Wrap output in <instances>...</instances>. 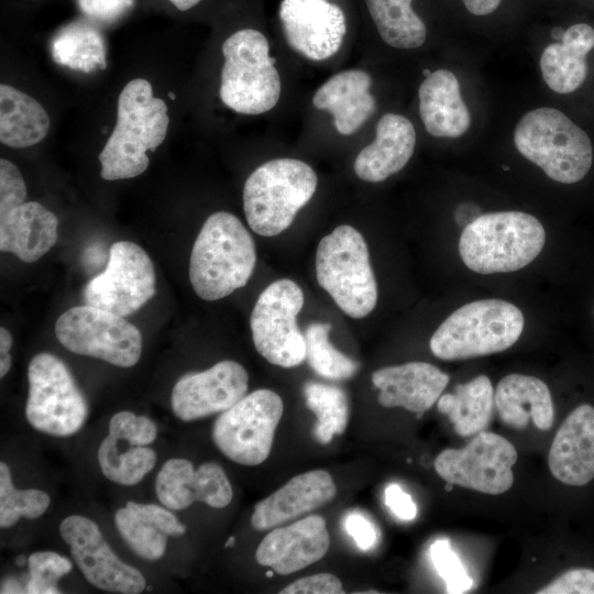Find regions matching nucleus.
Listing matches in <instances>:
<instances>
[{
  "label": "nucleus",
  "instance_id": "1",
  "mask_svg": "<svg viewBox=\"0 0 594 594\" xmlns=\"http://www.w3.org/2000/svg\"><path fill=\"white\" fill-rule=\"evenodd\" d=\"M168 124L167 106L153 96L150 81H129L118 98L117 124L99 154L101 177L128 179L145 172L150 163L146 152L163 143Z\"/></svg>",
  "mask_w": 594,
  "mask_h": 594
},
{
  "label": "nucleus",
  "instance_id": "2",
  "mask_svg": "<svg viewBox=\"0 0 594 594\" xmlns=\"http://www.w3.org/2000/svg\"><path fill=\"white\" fill-rule=\"evenodd\" d=\"M256 263L254 241L238 217L218 211L202 224L189 258V280L204 300L227 297L243 287Z\"/></svg>",
  "mask_w": 594,
  "mask_h": 594
},
{
  "label": "nucleus",
  "instance_id": "3",
  "mask_svg": "<svg viewBox=\"0 0 594 594\" xmlns=\"http://www.w3.org/2000/svg\"><path fill=\"white\" fill-rule=\"evenodd\" d=\"M546 243V231L521 211L488 212L466 224L459 240L460 256L479 274L507 273L530 264Z\"/></svg>",
  "mask_w": 594,
  "mask_h": 594
},
{
  "label": "nucleus",
  "instance_id": "4",
  "mask_svg": "<svg viewBox=\"0 0 594 594\" xmlns=\"http://www.w3.org/2000/svg\"><path fill=\"white\" fill-rule=\"evenodd\" d=\"M524 324V315L514 304L480 299L454 310L433 332L429 345L444 361L488 355L514 345Z\"/></svg>",
  "mask_w": 594,
  "mask_h": 594
},
{
  "label": "nucleus",
  "instance_id": "5",
  "mask_svg": "<svg viewBox=\"0 0 594 594\" xmlns=\"http://www.w3.org/2000/svg\"><path fill=\"white\" fill-rule=\"evenodd\" d=\"M316 172L296 158H275L258 166L243 187V210L250 228L263 237L286 230L311 199Z\"/></svg>",
  "mask_w": 594,
  "mask_h": 594
},
{
  "label": "nucleus",
  "instance_id": "6",
  "mask_svg": "<svg viewBox=\"0 0 594 594\" xmlns=\"http://www.w3.org/2000/svg\"><path fill=\"white\" fill-rule=\"evenodd\" d=\"M514 142L526 158L558 183H578L592 166L588 135L557 109L539 108L526 113L516 127Z\"/></svg>",
  "mask_w": 594,
  "mask_h": 594
},
{
  "label": "nucleus",
  "instance_id": "7",
  "mask_svg": "<svg viewBox=\"0 0 594 594\" xmlns=\"http://www.w3.org/2000/svg\"><path fill=\"white\" fill-rule=\"evenodd\" d=\"M316 275L319 285L349 317L361 319L375 308L377 284L367 244L353 227L339 226L320 240Z\"/></svg>",
  "mask_w": 594,
  "mask_h": 594
},
{
  "label": "nucleus",
  "instance_id": "8",
  "mask_svg": "<svg viewBox=\"0 0 594 594\" xmlns=\"http://www.w3.org/2000/svg\"><path fill=\"white\" fill-rule=\"evenodd\" d=\"M220 98L233 111L261 114L273 109L280 96L276 59L267 38L257 30L243 29L222 44Z\"/></svg>",
  "mask_w": 594,
  "mask_h": 594
},
{
  "label": "nucleus",
  "instance_id": "9",
  "mask_svg": "<svg viewBox=\"0 0 594 594\" xmlns=\"http://www.w3.org/2000/svg\"><path fill=\"white\" fill-rule=\"evenodd\" d=\"M25 417L40 432L55 437L76 433L88 416V405L69 369L52 353L34 355L28 367Z\"/></svg>",
  "mask_w": 594,
  "mask_h": 594
},
{
  "label": "nucleus",
  "instance_id": "10",
  "mask_svg": "<svg viewBox=\"0 0 594 594\" xmlns=\"http://www.w3.org/2000/svg\"><path fill=\"white\" fill-rule=\"evenodd\" d=\"M55 334L70 352L120 367L135 365L142 353V334L134 324L122 316L87 304L62 314L55 323Z\"/></svg>",
  "mask_w": 594,
  "mask_h": 594
},
{
  "label": "nucleus",
  "instance_id": "11",
  "mask_svg": "<svg viewBox=\"0 0 594 594\" xmlns=\"http://www.w3.org/2000/svg\"><path fill=\"white\" fill-rule=\"evenodd\" d=\"M284 410L280 396L256 389L222 411L212 428L216 447L231 461L246 466L263 463L270 455Z\"/></svg>",
  "mask_w": 594,
  "mask_h": 594
},
{
  "label": "nucleus",
  "instance_id": "12",
  "mask_svg": "<svg viewBox=\"0 0 594 594\" xmlns=\"http://www.w3.org/2000/svg\"><path fill=\"white\" fill-rule=\"evenodd\" d=\"M304 306L301 288L283 278L270 284L258 296L250 318L256 351L271 364L294 367L306 359V341L297 326Z\"/></svg>",
  "mask_w": 594,
  "mask_h": 594
},
{
  "label": "nucleus",
  "instance_id": "13",
  "mask_svg": "<svg viewBox=\"0 0 594 594\" xmlns=\"http://www.w3.org/2000/svg\"><path fill=\"white\" fill-rule=\"evenodd\" d=\"M518 458L506 438L481 431L462 449H446L435 460L437 474L450 485L488 495L507 492Z\"/></svg>",
  "mask_w": 594,
  "mask_h": 594
},
{
  "label": "nucleus",
  "instance_id": "14",
  "mask_svg": "<svg viewBox=\"0 0 594 594\" xmlns=\"http://www.w3.org/2000/svg\"><path fill=\"white\" fill-rule=\"evenodd\" d=\"M155 270L148 254L136 243L111 245L103 272L82 290L87 305L125 317L142 308L156 293Z\"/></svg>",
  "mask_w": 594,
  "mask_h": 594
},
{
  "label": "nucleus",
  "instance_id": "15",
  "mask_svg": "<svg viewBox=\"0 0 594 594\" xmlns=\"http://www.w3.org/2000/svg\"><path fill=\"white\" fill-rule=\"evenodd\" d=\"M58 530L70 547L75 563L90 584L121 594H139L145 590V578L117 557L94 520L72 515L61 522Z\"/></svg>",
  "mask_w": 594,
  "mask_h": 594
},
{
  "label": "nucleus",
  "instance_id": "16",
  "mask_svg": "<svg viewBox=\"0 0 594 594\" xmlns=\"http://www.w3.org/2000/svg\"><path fill=\"white\" fill-rule=\"evenodd\" d=\"M248 386L249 375L240 363L220 361L179 377L172 391V409L178 419L194 421L229 409L246 395Z\"/></svg>",
  "mask_w": 594,
  "mask_h": 594
},
{
  "label": "nucleus",
  "instance_id": "17",
  "mask_svg": "<svg viewBox=\"0 0 594 594\" xmlns=\"http://www.w3.org/2000/svg\"><path fill=\"white\" fill-rule=\"evenodd\" d=\"M279 19L288 45L311 61L333 56L346 33L342 9L328 0H283Z\"/></svg>",
  "mask_w": 594,
  "mask_h": 594
},
{
  "label": "nucleus",
  "instance_id": "18",
  "mask_svg": "<svg viewBox=\"0 0 594 594\" xmlns=\"http://www.w3.org/2000/svg\"><path fill=\"white\" fill-rule=\"evenodd\" d=\"M155 492L163 506L170 510H182L195 502L212 508L227 507L233 497L231 484L223 469L207 462L197 470L187 459H169L158 471Z\"/></svg>",
  "mask_w": 594,
  "mask_h": 594
},
{
  "label": "nucleus",
  "instance_id": "19",
  "mask_svg": "<svg viewBox=\"0 0 594 594\" xmlns=\"http://www.w3.org/2000/svg\"><path fill=\"white\" fill-rule=\"evenodd\" d=\"M329 546L330 537L324 518L310 515L271 530L260 542L255 558L258 564L287 575L319 561Z\"/></svg>",
  "mask_w": 594,
  "mask_h": 594
},
{
  "label": "nucleus",
  "instance_id": "20",
  "mask_svg": "<svg viewBox=\"0 0 594 594\" xmlns=\"http://www.w3.org/2000/svg\"><path fill=\"white\" fill-rule=\"evenodd\" d=\"M551 474L570 486H583L594 479V407L574 408L558 429L548 454Z\"/></svg>",
  "mask_w": 594,
  "mask_h": 594
},
{
  "label": "nucleus",
  "instance_id": "21",
  "mask_svg": "<svg viewBox=\"0 0 594 594\" xmlns=\"http://www.w3.org/2000/svg\"><path fill=\"white\" fill-rule=\"evenodd\" d=\"M372 383L380 389L377 400L383 407L422 414L438 402L449 375L430 363L416 361L382 367L372 374Z\"/></svg>",
  "mask_w": 594,
  "mask_h": 594
},
{
  "label": "nucleus",
  "instance_id": "22",
  "mask_svg": "<svg viewBox=\"0 0 594 594\" xmlns=\"http://www.w3.org/2000/svg\"><path fill=\"white\" fill-rule=\"evenodd\" d=\"M336 494V484L328 472L301 473L254 506L251 525L258 531L274 528L328 504Z\"/></svg>",
  "mask_w": 594,
  "mask_h": 594
},
{
  "label": "nucleus",
  "instance_id": "23",
  "mask_svg": "<svg viewBox=\"0 0 594 594\" xmlns=\"http://www.w3.org/2000/svg\"><path fill=\"white\" fill-rule=\"evenodd\" d=\"M416 144L413 123L404 116L386 113L376 125L375 140L354 161L356 176L380 183L405 167Z\"/></svg>",
  "mask_w": 594,
  "mask_h": 594
},
{
  "label": "nucleus",
  "instance_id": "24",
  "mask_svg": "<svg viewBox=\"0 0 594 594\" xmlns=\"http://www.w3.org/2000/svg\"><path fill=\"white\" fill-rule=\"evenodd\" d=\"M58 219L43 205L25 201L0 216V250L33 263L45 255L58 239Z\"/></svg>",
  "mask_w": 594,
  "mask_h": 594
},
{
  "label": "nucleus",
  "instance_id": "25",
  "mask_svg": "<svg viewBox=\"0 0 594 594\" xmlns=\"http://www.w3.org/2000/svg\"><path fill=\"white\" fill-rule=\"evenodd\" d=\"M114 522L127 544L148 561L164 556L168 537L182 536L186 531L167 507L132 501L116 512Z\"/></svg>",
  "mask_w": 594,
  "mask_h": 594
},
{
  "label": "nucleus",
  "instance_id": "26",
  "mask_svg": "<svg viewBox=\"0 0 594 594\" xmlns=\"http://www.w3.org/2000/svg\"><path fill=\"white\" fill-rule=\"evenodd\" d=\"M371 77L361 69L341 72L316 91L312 103L333 116L337 131L349 135L358 131L375 111L370 94Z\"/></svg>",
  "mask_w": 594,
  "mask_h": 594
},
{
  "label": "nucleus",
  "instance_id": "27",
  "mask_svg": "<svg viewBox=\"0 0 594 594\" xmlns=\"http://www.w3.org/2000/svg\"><path fill=\"white\" fill-rule=\"evenodd\" d=\"M418 96L420 117L431 135L458 138L470 128V112L461 97L459 81L450 70L432 72L421 82Z\"/></svg>",
  "mask_w": 594,
  "mask_h": 594
},
{
  "label": "nucleus",
  "instance_id": "28",
  "mask_svg": "<svg viewBox=\"0 0 594 594\" xmlns=\"http://www.w3.org/2000/svg\"><path fill=\"white\" fill-rule=\"evenodd\" d=\"M494 405L502 421L524 429L529 419L540 430H549L554 408L548 386L538 377L509 374L503 377L494 393Z\"/></svg>",
  "mask_w": 594,
  "mask_h": 594
},
{
  "label": "nucleus",
  "instance_id": "29",
  "mask_svg": "<svg viewBox=\"0 0 594 594\" xmlns=\"http://www.w3.org/2000/svg\"><path fill=\"white\" fill-rule=\"evenodd\" d=\"M594 47V29L580 22L568 28L559 43L548 45L540 58L546 84L558 94L576 90L587 74L586 55Z\"/></svg>",
  "mask_w": 594,
  "mask_h": 594
},
{
  "label": "nucleus",
  "instance_id": "30",
  "mask_svg": "<svg viewBox=\"0 0 594 594\" xmlns=\"http://www.w3.org/2000/svg\"><path fill=\"white\" fill-rule=\"evenodd\" d=\"M50 118L34 98L0 85V141L10 147H28L40 143L48 133Z\"/></svg>",
  "mask_w": 594,
  "mask_h": 594
},
{
  "label": "nucleus",
  "instance_id": "31",
  "mask_svg": "<svg viewBox=\"0 0 594 594\" xmlns=\"http://www.w3.org/2000/svg\"><path fill=\"white\" fill-rule=\"evenodd\" d=\"M494 406V391L486 375L458 384L453 393L439 397L438 410L448 416L461 437L476 435L488 426Z\"/></svg>",
  "mask_w": 594,
  "mask_h": 594
},
{
  "label": "nucleus",
  "instance_id": "32",
  "mask_svg": "<svg viewBox=\"0 0 594 594\" xmlns=\"http://www.w3.org/2000/svg\"><path fill=\"white\" fill-rule=\"evenodd\" d=\"M54 62L75 70L90 73L107 67L106 46L98 30L85 22L63 26L51 42Z\"/></svg>",
  "mask_w": 594,
  "mask_h": 594
},
{
  "label": "nucleus",
  "instance_id": "33",
  "mask_svg": "<svg viewBox=\"0 0 594 594\" xmlns=\"http://www.w3.org/2000/svg\"><path fill=\"white\" fill-rule=\"evenodd\" d=\"M382 40L396 48H416L425 43L427 29L411 9L413 0H365Z\"/></svg>",
  "mask_w": 594,
  "mask_h": 594
},
{
  "label": "nucleus",
  "instance_id": "34",
  "mask_svg": "<svg viewBox=\"0 0 594 594\" xmlns=\"http://www.w3.org/2000/svg\"><path fill=\"white\" fill-rule=\"evenodd\" d=\"M306 406L316 415L315 438L327 444L342 435L349 420V402L345 392L332 385L308 382L304 386Z\"/></svg>",
  "mask_w": 594,
  "mask_h": 594
},
{
  "label": "nucleus",
  "instance_id": "35",
  "mask_svg": "<svg viewBox=\"0 0 594 594\" xmlns=\"http://www.w3.org/2000/svg\"><path fill=\"white\" fill-rule=\"evenodd\" d=\"M118 441L110 435L101 441L97 454L100 470L114 483L135 485L155 466L156 453L146 446H130L120 452Z\"/></svg>",
  "mask_w": 594,
  "mask_h": 594
},
{
  "label": "nucleus",
  "instance_id": "36",
  "mask_svg": "<svg viewBox=\"0 0 594 594\" xmlns=\"http://www.w3.org/2000/svg\"><path fill=\"white\" fill-rule=\"evenodd\" d=\"M329 323L315 322L305 332L306 359L310 367L320 376L340 381L352 377L359 364L337 350L329 341Z\"/></svg>",
  "mask_w": 594,
  "mask_h": 594
},
{
  "label": "nucleus",
  "instance_id": "37",
  "mask_svg": "<svg viewBox=\"0 0 594 594\" xmlns=\"http://www.w3.org/2000/svg\"><path fill=\"white\" fill-rule=\"evenodd\" d=\"M51 503L50 496L41 490H18L14 487L9 466L0 463V527L9 528L21 517L35 519L42 516Z\"/></svg>",
  "mask_w": 594,
  "mask_h": 594
},
{
  "label": "nucleus",
  "instance_id": "38",
  "mask_svg": "<svg viewBox=\"0 0 594 594\" xmlns=\"http://www.w3.org/2000/svg\"><path fill=\"white\" fill-rule=\"evenodd\" d=\"M30 579L25 584V593L56 594L61 593L58 580L68 574L73 563L66 557L53 551H37L28 559Z\"/></svg>",
  "mask_w": 594,
  "mask_h": 594
},
{
  "label": "nucleus",
  "instance_id": "39",
  "mask_svg": "<svg viewBox=\"0 0 594 594\" xmlns=\"http://www.w3.org/2000/svg\"><path fill=\"white\" fill-rule=\"evenodd\" d=\"M430 559L446 583L447 593L461 594L473 586V580L448 539H438L430 546Z\"/></svg>",
  "mask_w": 594,
  "mask_h": 594
},
{
  "label": "nucleus",
  "instance_id": "40",
  "mask_svg": "<svg viewBox=\"0 0 594 594\" xmlns=\"http://www.w3.org/2000/svg\"><path fill=\"white\" fill-rule=\"evenodd\" d=\"M130 446L144 447L157 436L156 425L146 416H136L131 411H119L109 421V433Z\"/></svg>",
  "mask_w": 594,
  "mask_h": 594
},
{
  "label": "nucleus",
  "instance_id": "41",
  "mask_svg": "<svg viewBox=\"0 0 594 594\" xmlns=\"http://www.w3.org/2000/svg\"><path fill=\"white\" fill-rule=\"evenodd\" d=\"M26 186L19 168L0 160V216L25 202Z\"/></svg>",
  "mask_w": 594,
  "mask_h": 594
},
{
  "label": "nucleus",
  "instance_id": "42",
  "mask_svg": "<svg viewBox=\"0 0 594 594\" xmlns=\"http://www.w3.org/2000/svg\"><path fill=\"white\" fill-rule=\"evenodd\" d=\"M538 594H594V570L576 568L565 571L546 586L537 591Z\"/></svg>",
  "mask_w": 594,
  "mask_h": 594
},
{
  "label": "nucleus",
  "instance_id": "43",
  "mask_svg": "<svg viewBox=\"0 0 594 594\" xmlns=\"http://www.w3.org/2000/svg\"><path fill=\"white\" fill-rule=\"evenodd\" d=\"M280 594H339L343 593L341 581L330 573L301 578L279 592Z\"/></svg>",
  "mask_w": 594,
  "mask_h": 594
},
{
  "label": "nucleus",
  "instance_id": "44",
  "mask_svg": "<svg viewBox=\"0 0 594 594\" xmlns=\"http://www.w3.org/2000/svg\"><path fill=\"white\" fill-rule=\"evenodd\" d=\"M77 2L88 18L110 22L125 13L134 0H77Z\"/></svg>",
  "mask_w": 594,
  "mask_h": 594
},
{
  "label": "nucleus",
  "instance_id": "45",
  "mask_svg": "<svg viewBox=\"0 0 594 594\" xmlns=\"http://www.w3.org/2000/svg\"><path fill=\"white\" fill-rule=\"evenodd\" d=\"M344 528L361 550L369 551L377 542V531L373 522L359 512L350 513Z\"/></svg>",
  "mask_w": 594,
  "mask_h": 594
},
{
  "label": "nucleus",
  "instance_id": "46",
  "mask_svg": "<svg viewBox=\"0 0 594 594\" xmlns=\"http://www.w3.org/2000/svg\"><path fill=\"white\" fill-rule=\"evenodd\" d=\"M384 502L398 519L410 521L417 516V506L413 497L398 484H389L384 492Z\"/></svg>",
  "mask_w": 594,
  "mask_h": 594
},
{
  "label": "nucleus",
  "instance_id": "47",
  "mask_svg": "<svg viewBox=\"0 0 594 594\" xmlns=\"http://www.w3.org/2000/svg\"><path fill=\"white\" fill-rule=\"evenodd\" d=\"M502 0H463L465 8L474 15H487L494 12Z\"/></svg>",
  "mask_w": 594,
  "mask_h": 594
},
{
  "label": "nucleus",
  "instance_id": "48",
  "mask_svg": "<svg viewBox=\"0 0 594 594\" xmlns=\"http://www.w3.org/2000/svg\"><path fill=\"white\" fill-rule=\"evenodd\" d=\"M12 336L4 327L0 328V354H7L12 348Z\"/></svg>",
  "mask_w": 594,
  "mask_h": 594
},
{
  "label": "nucleus",
  "instance_id": "49",
  "mask_svg": "<svg viewBox=\"0 0 594 594\" xmlns=\"http://www.w3.org/2000/svg\"><path fill=\"white\" fill-rule=\"evenodd\" d=\"M25 592L22 590L20 583L14 579L6 580L1 587V593H22Z\"/></svg>",
  "mask_w": 594,
  "mask_h": 594
},
{
  "label": "nucleus",
  "instance_id": "50",
  "mask_svg": "<svg viewBox=\"0 0 594 594\" xmlns=\"http://www.w3.org/2000/svg\"><path fill=\"white\" fill-rule=\"evenodd\" d=\"M12 364V359L10 353L1 354L0 358V377H4L9 372Z\"/></svg>",
  "mask_w": 594,
  "mask_h": 594
},
{
  "label": "nucleus",
  "instance_id": "51",
  "mask_svg": "<svg viewBox=\"0 0 594 594\" xmlns=\"http://www.w3.org/2000/svg\"><path fill=\"white\" fill-rule=\"evenodd\" d=\"M168 1H170L180 11H186L200 2V0H168Z\"/></svg>",
  "mask_w": 594,
  "mask_h": 594
},
{
  "label": "nucleus",
  "instance_id": "52",
  "mask_svg": "<svg viewBox=\"0 0 594 594\" xmlns=\"http://www.w3.org/2000/svg\"><path fill=\"white\" fill-rule=\"evenodd\" d=\"M565 30L560 28V26H557V28H553L552 31H551V36L554 38V40H560L563 37V34H564Z\"/></svg>",
  "mask_w": 594,
  "mask_h": 594
},
{
  "label": "nucleus",
  "instance_id": "53",
  "mask_svg": "<svg viewBox=\"0 0 594 594\" xmlns=\"http://www.w3.org/2000/svg\"><path fill=\"white\" fill-rule=\"evenodd\" d=\"M235 543V538L233 536H231L228 541L226 542L224 547L226 548H229V547H233Z\"/></svg>",
  "mask_w": 594,
  "mask_h": 594
},
{
  "label": "nucleus",
  "instance_id": "54",
  "mask_svg": "<svg viewBox=\"0 0 594 594\" xmlns=\"http://www.w3.org/2000/svg\"><path fill=\"white\" fill-rule=\"evenodd\" d=\"M16 564L18 565H23L25 563V559L21 556V557H18L16 560H15Z\"/></svg>",
  "mask_w": 594,
  "mask_h": 594
},
{
  "label": "nucleus",
  "instance_id": "55",
  "mask_svg": "<svg viewBox=\"0 0 594 594\" xmlns=\"http://www.w3.org/2000/svg\"><path fill=\"white\" fill-rule=\"evenodd\" d=\"M422 73H424V75L427 77V76H429L432 72H430L429 69H424Z\"/></svg>",
  "mask_w": 594,
  "mask_h": 594
},
{
  "label": "nucleus",
  "instance_id": "56",
  "mask_svg": "<svg viewBox=\"0 0 594 594\" xmlns=\"http://www.w3.org/2000/svg\"><path fill=\"white\" fill-rule=\"evenodd\" d=\"M168 97H169L170 99H175V94L168 92Z\"/></svg>",
  "mask_w": 594,
  "mask_h": 594
},
{
  "label": "nucleus",
  "instance_id": "57",
  "mask_svg": "<svg viewBox=\"0 0 594 594\" xmlns=\"http://www.w3.org/2000/svg\"><path fill=\"white\" fill-rule=\"evenodd\" d=\"M266 576H268V578L273 576V572H271V571L267 572V573H266Z\"/></svg>",
  "mask_w": 594,
  "mask_h": 594
}]
</instances>
